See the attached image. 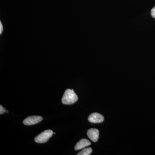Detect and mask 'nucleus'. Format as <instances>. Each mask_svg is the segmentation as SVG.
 <instances>
[{
  "instance_id": "nucleus-1",
  "label": "nucleus",
  "mask_w": 155,
  "mask_h": 155,
  "mask_svg": "<svg viewBox=\"0 0 155 155\" xmlns=\"http://www.w3.org/2000/svg\"><path fill=\"white\" fill-rule=\"evenodd\" d=\"M78 97L73 89L66 90L62 98V102L64 104L71 105L76 102Z\"/></svg>"
},
{
  "instance_id": "nucleus-2",
  "label": "nucleus",
  "mask_w": 155,
  "mask_h": 155,
  "mask_svg": "<svg viewBox=\"0 0 155 155\" xmlns=\"http://www.w3.org/2000/svg\"><path fill=\"white\" fill-rule=\"evenodd\" d=\"M54 132L51 130H46L43 131L35 138L37 143H43L47 142L52 136Z\"/></svg>"
},
{
  "instance_id": "nucleus-3",
  "label": "nucleus",
  "mask_w": 155,
  "mask_h": 155,
  "mask_svg": "<svg viewBox=\"0 0 155 155\" xmlns=\"http://www.w3.org/2000/svg\"><path fill=\"white\" fill-rule=\"evenodd\" d=\"M43 118L41 116H28L23 120V123L25 125H34L41 122Z\"/></svg>"
},
{
  "instance_id": "nucleus-4",
  "label": "nucleus",
  "mask_w": 155,
  "mask_h": 155,
  "mask_svg": "<svg viewBox=\"0 0 155 155\" xmlns=\"http://www.w3.org/2000/svg\"><path fill=\"white\" fill-rule=\"evenodd\" d=\"M104 117L101 114L97 113H92L89 116V122L92 123H100L104 122Z\"/></svg>"
},
{
  "instance_id": "nucleus-5",
  "label": "nucleus",
  "mask_w": 155,
  "mask_h": 155,
  "mask_svg": "<svg viewBox=\"0 0 155 155\" xmlns=\"http://www.w3.org/2000/svg\"><path fill=\"white\" fill-rule=\"evenodd\" d=\"M87 135L92 141L96 142L99 138V131L96 128H91L87 130Z\"/></svg>"
},
{
  "instance_id": "nucleus-6",
  "label": "nucleus",
  "mask_w": 155,
  "mask_h": 155,
  "mask_svg": "<svg viewBox=\"0 0 155 155\" xmlns=\"http://www.w3.org/2000/svg\"><path fill=\"white\" fill-rule=\"evenodd\" d=\"M91 145V143L88 140L86 139H82L77 142L75 145V150L76 151L79 150Z\"/></svg>"
},
{
  "instance_id": "nucleus-7",
  "label": "nucleus",
  "mask_w": 155,
  "mask_h": 155,
  "mask_svg": "<svg viewBox=\"0 0 155 155\" xmlns=\"http://www.w3.org/2000/svg\"><path fill=\"white\" fill-rule=\"evenodd\" d=\"M92 152V149L91 147L84 148L82 150L77 154V155H89Z\"/></svg>"
},
{
  "instance_id": "nucleus-8",
  "label": "nucleus",
  "mask_w": 155,
  "mask_h": 155,
  "mask_svg": "<svg viewBox=\"0 0 155 155\" xmlns=\"http://www.w3.org/2000/svg\"><path fill=\"white\" fill-rule=\"evenodd\" d=\"M6 112H7V110H6L3 107L2 105L0 106V114L2 115V114H4Z\"/></svg>"
},
{
  "instance_id": "nucleus-9",
  "label": "nucleus",
  "mask_w": 155,
  "mask_h": 155,
  "mask_svg": "<svg viewBox=\"0 0 155 155\" xmlns=\"http://www.w3.org/2000/svg\"><path fill=\"white\" fill-rule=\"evenodd\" d=\"M151 14L153 17L155 19V7L153 8L151 11Z\"/></svg>"
},
{
  "instance_id": "nucleus-10",
  "label": "nucleus",
  "mask_w": 155,
  "mask_h": 155,
  "mask_svg": "<svg viewBox=\"0 0 155 155\" xmlns=\"http://www.w3.org/2000/svg\"><path fill=\"white\" fill-rule=\"evenodd\" d=\"M4 30V28L2 24V22H0V33L2 34Z\"/></svg>"
}]
</instances>
